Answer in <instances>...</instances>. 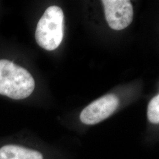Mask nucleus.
Instances as JSON below:
<instances>
[{
  "label": "nucleus",
  "mask_w": 159,
  "mask_h": 159,
  "mask_svg": "<svg viewBox=\"0 0 159 159\" xmlns=\"http://www.w3.org/2000/svg\"><path fill=\"white\" fill-rule=\"evenodd\" d=\"M35 81L29 71L8 60H0V94L14 100L30 96Z\"/></svg>",
  "instance_id": "nucleus-1"
},
{
  "label": "nucleus",
  "mask_w": 159,
  "mask_h": 159,
  "mask_svg": "<svg viewBox=\"0 0 159 159\" xmlns=\"http://www.w3.org/2000/svg\"><path fill=\"white\" fill-rule=\"evenodd\" d=\"M64 36V13L58 6H51L37 24L35 37L37 44L48 51L56 50Z\"/></svg>",
  "instance_id": "nucleus-2"
},
{
  "label": "nucleus",
  "mask_w": 159,
  "mask_h": 159,
  "mask_svg": "<svg viewBox=\"0 0 159 159\" xmlns=\"http://www.w3.org/2000/svg\"><path fill=\"white\" fill-rule=\"evenodd\" d=\"M119 105V100L116 95H106L87 106L81 113L80 120L85 125H96L113 114Z\"/></svg>",
  "instance_id": "nucleus-3"
},
{
  "label": "nucleus",
  "mask_w": 159,
  "mask_h": 159,
  "mask_svg": "<svg viewBox=\"0 0 159 159\" xmlns=\"http://www.w3.org/2000/svg\"><path fill=\"white\" fill-rule=\"evenodd\" d=\"M148 117L149 121L155 125L159 123V95H157L150 102L148 108Z\"/></svg>",
  "instance_id": "nucleus-6"
},
{
  "label": "nucleus",
  "mask_w": 159,
  "mask_h": 159,
  "mask_svg": "<svg viewBox=\"0 0 159 159\" xmlns=\"http://www.w3.org/2000/svg\"><path fill=\"white\" fill-rule=\"evenodd\" d=\"M106 21L110 28L122 30L130 25L133 19V8L129 0H102Z\"/></svg>",
  "instance_id": "nucleus-4"
},
{
  "label": "nucleus",
  "mask_w": 159,
  "mask_h": 159,
  "mask_svg": "<svg viewBox=\"0 0 159 159\" xmlns=\"http://www.w3.org/2000/svg\"><path fill=\"white\" fill-rule=\"evenodd\" d=\"M0 159H43L39 152L23 146L8 144L0 148Z\"/></svg>",
  "instance_id": "nucleus-5"
}]
</instances>
